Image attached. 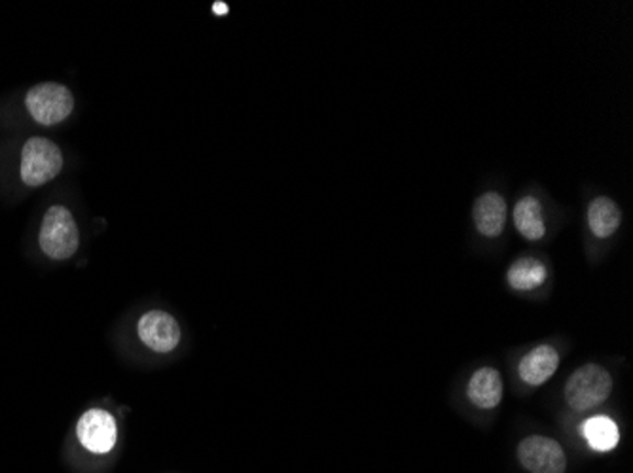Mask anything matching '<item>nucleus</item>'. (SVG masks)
<instances>
[{
	"instance_id": "nucleus-1",
	"label": "nucleus",
	"mask_w": 633,
	"mask_h": 473,
	"mask_svg": "<svg viewBox=\"0 0 633 473\" xmlns=\"http://www.w3.org/2000/svg\"><path fill=\"white\" fill-rule=\"evenodd\" d=\"M612 377L606 368L596 364H586L578 368L565 383V400L571 409H594L611 396Z\"/></svg>"
},
{
	"instance_id": "nucleus-2",
	"label": "nucleus",
	"mask_w": 633,
	"mask_h": 473,
	"mask_svg": "<svg viewBox=\"0 0 633 473\" xmlns=\"http://www.w3.org/2000/svg\"><path fill=\"white\" fill-rule=\"evenodd\" d=\"M80 236L71 212L56 205L46 212L41 228V249L51 259H69L77 252Z\"/></svg>"
},
{
	"instance_id": "nucleus-3",
	"label": "nucleus",
	"mask_w": 633,
	"mask_h": 473,
	"mask_svg": "<svg viewBox=\"0 0 633 473\" xmlns=\"http://www.w3.org/2000/svg\"><path fill=\"white\" fill-rule=\"evenodd\" d=\"M64 169V155L61 150L51 140L31 139L25 142L22 152V181L38 188L46 182L54 181Z\"/></svg>"
},
{
	"instance_id": "nucleus-4",
	"label": "nucleus",
	"mask_w": 633,
	"mask_h": 473,
	"mask_svg": "<svg viewBox=\"0 0 633 473\" xmlns=\"http://www.w3.org/2000/svg\"><path fill=\"white\" fill-rule=\"evenodd\" d=\"M74 108V97L65 85L46 84L35 85L27 93V111L41 126H56L61 124Z\"/></svg>"
},
{
	"instance_id": "nucleus-5",
	"label": "nucleus",
	"mask_w": 633,
	"mask_h": 473,
	"mask_svg": "<svg viewBox=\"0 0 633 473\" xmlns=\"http://www.w3.org/2000/svg\"><path fill=\"white\" fill-rule=\"evenodd\" d=\"M518 460L529 473H565L567 457L556 439L529 436L518 446Z\"/></svg>"
},
{
	"instance_id": "nucleus-6",
	"label": "nucleus",
	"mask_w": 633,
	"mask_h": 473,
	"mask_svg": "<svg viewBox=\"0 0 633 473\" xmlns=\"http://www.w3.org/2000/svg\"><path fill=\"white\" fill-rule=\"evenodd\" d=\"M77 436L88 451L93 454H106L116 446L118 428L111 413L103 409L85 411L78 420Z\"/></svg>"
},
{
	"instance_id": "nucleus-7",
	"label": "nucleus",
	"mask_w": 633,
	"mask_h": 473,
	"mask_svg": "<svg viewBox=\"0 0 633 473\" xmlns=\"http://www.w3.org/2000/svg\"><path fill=\"white\" fill-rule=\"evenodd\" d=\"M141 342L154 353H171L181 342L179 322L165 311H148L137 324Z\"/></svg>"
},
{
	"instance_id": "nucleus-8",
	"label": "nucleus",
	"mask_w": 633,
	"mask_h": 473,
	"mask_svg": "<svg viewBox=\"0 0 633 473\" xmlns=\"http://www.w3.org/2000/svg\"><path fill=\"white\" fill-rule=\"evenodd\" d=\"M472 218H474V226L476 230L484 236H499L505 231L507 226V201L503 195L497 192H486L480 195L474 209H472Z\"/></svg>"
},
{
	"instance_id": "nucleus-9",
	"label": "nucleus",
	"mask_w": 633,
	"mask_h": 473,
	"mask_svg": "<svg viewBox=\"0 0 633 473\" xmlns=\"http://www.w3.org/2000/svg\"><path fill=\"white\" fill-rule=\"evenodd\" d=\"M557 366H560V355L556 348L550 345H539L521 358L518 373L523 383L541 387L556 373Z\"/></svg>"
},
{
	"instance_id": "nucleus-10",
	"label": "nucleus",
	"mask_w": 633,
	"mask_h": 473,
	"mask_svg": "<svg viewBox=\"0 0 633 473\" xmlns=\"http://www.w3.org/2000/svg\"><path fill=\"white\" fill-rule=\"evenodd\" d=\"M503 379L497 369L482 368L471 377L467 384V396L479 409L490 411L499 407L503 402Z\"/></svg>"
},
{
	"instance_id": "nucleus-11",
	"label": "nucleus",
	"mask_w": 633,
	"mask_h": 473,
	"mask_svg": "<svg viewBox=\"0 0 633 473\" xmlns=\"http://www.w3.org/2000/svg\"><path fill=\"white\" fill-rule=\"evenodd\" d=\"M620 222H622L620 209L609 197H596L588 205V226H590L591 233L599 239H607L612 233H617Z\"/></svg>"
},
{
	"instance_id": "nucleus-12",
	"label": "nucleus",
	"mask_w": 633,
	"mask_h": 473,
	"mask_svg": "<svg viewBox=\"0 0 633 473\" xmlns=\"http://www.w3.org/2000/svg\"><path fill=\"white\" fill-rule=\"evenodd\" d=\"M514 226L528 241H541L546 233L541 203L536 197H523L514 207Z\"/></svg>"
},
{
	"instance_id": "nucleus-13",
	"label": "nucleus",
	"mask_w": 633,
	"mask_h": 473,
	"mask_svg": "<svg viewBox=\"0 0 633 473\" xmlns=\"http://www.w3.org/2000/svg\"><path fill=\"white\" fill-rule=\"evenodd\" d=\"M508 285L518 292H531L546 280V267L536 258L516 259L508 269Z\"/></svg>"
},
{
	"instance_id": "nucleus-14",
	"label": "nucleus",
	"mask_w": 633,
	"mask_h": 473,
	"mask_svg": "<svg viewBox=\"0 0 633 473\" xmlns=\"http://www.w3.org/2000/svg\"><path fill=\"white\" fill-rule=\"evenodd\" d=\"M583 436L594 451H612L619 446V426L614 425V420L609 417L588 418L583 425Z\"/></svg>"
},
{
	"instance_id": "nucleus-15",
	"label": "nucleus",
	"mask_w": 633,
	"mask_h": 473,
	"mask_svg": "<svg viewBox=\"0 0 633 473\" xmlns=\"http://www.w3.org/2000/svg\"><path fill=\"white\" fill-rule=\"evenodd\" d=\"M212 12L217 15H226L230 12V7H228L226 2H215V4H212Z\"/></svg>"
}]
</instances>
